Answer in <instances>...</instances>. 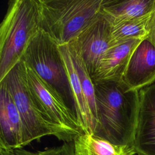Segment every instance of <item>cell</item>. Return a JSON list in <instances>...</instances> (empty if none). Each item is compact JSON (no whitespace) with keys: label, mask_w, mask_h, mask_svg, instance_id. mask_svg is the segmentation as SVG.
<instances>
[{"label":"cell","mask_w":155,"mask_h":155,"mask_svg":"<svg viewBox=\"0 0 155 155\" xmlns=\"http://www.w3.org/2000/svg\"><path fill=\"white\" fill-rule=\"evenodd\" d=\"M155 0H104L101 13L111 25L150 13Z\"/></svg>","instance_id":"obj_13"},{"label":"cell","mask_w":155,"mask_h":155,"mask_svg":"<svg viewBox=\"0 0 155 155\" xmlns=\"http://www.w3.org/2000/svg\"><path fill=\"white\" fill-rule=\"evenodd\" d=\"M137 155H140V154H137Z\"/></svg>","instance_id":"obj_20"},{"label":"cell","mask_w":155,"mask_h":155,"mask_svg":"<svg viewBox=\"0 0 155 155\" xmlns=\"http://www.w3.org/2000/svg\"><path fill=\"white\" fill-rule=\"evenodd\" d=\"M21 60L75 113L74 100L59 45L47 33L40 29L30 41Z\"/></svg>","instance_id":"obj_5"},{"label":"cell","mask_w":155,"mask_h":155,"mask_svg":"<svg viewBox=\"0 0 155 155\" xmlns=\"http://www.w3.org/2000/svg\"><path fill=\"white\" fill-rule=\"evenodd\" d=\"M139 110L133 147L140 155H155V82L138 91Z\"/></svg>","instance_id":"obj_9"},{"label":"cell","mask_w":155,"mask_h":155,"mask_svg":"<svg viewBox=\"0 0 155 155\" xmlns=\"http://www.w3.org/2000/svg\"><path fill=\"white\" fill-rule=\"evenodd\" d=\"M40 30L37 0H10L0 26V81L21 61Z\"/></svg>","instance_id":"obj_2"},{"label":"cell","mask_w":155,"mask_h":155,"mask_svg":"<svg viewBox=\"0 0 155 155\" xmlns=\"http://www.w3.org/2000/svg\"><path fill=\"white\" fill-rule=\"evenodd\" d=\"M111 30V23L101 13L73 41L91 78L110 47Z\"/></svg>","instance_id":"obj_7"},{"label":"cell","mask_w":155,"mask_h":155,"mask_svg":"<svg viewBox=\"0 0 155 155\" xmlns=\"http://www.w3.org/2000/svg\"><path fill=\"white\" fill-rule=\"evenodd\" d=\"M147 38L155 47V4L147 24Z\"/></svg>","instance_id":"obj_18"},{"label":"cell","mask_w":155,"mask_h":155,"mask_svg":"<svg viewBox=\"0 0 155 155\" xmlns=\"http://www.w3.org/2000/svg\"><path fill=\"white\" fill-rule=\"evenodd\" d=\"M151 12L140 18L112 25L110 47L130 39L147 38V24Z\"/></svg>","instance_id":"obj_15"},{"label":"cell","mask_w":155,"mask_h":155,"mask_svg":"<svg viewBox=\"0 0 155 155\" xmlns=\"http://www.w3.org/2000/svg\"><path fill=\"white\" fill-rule=\"evenodd\" d=\"M96 124L93 135L117 145H133L138 110V91L121 81L94 84Z\"/></svg>","instance_id":"obj_1"},{"label":"cell","mask_w":155,"mask_h":155,"mask_svg":"<svg viewBox=\"0 0 155 155\" xmlns=\"http://www.w3.org/2000/svg\"><path fill=\"white\" fill-rule=\"evenodd\" d=\"M28 145L19 111L4 81H0V149L15 150Z\"/></svg>","instance_id":"obj_8"},{"label":"cell","mask_w":155,"mask_h":155,"mask_svg":"<svg viewBox=\"0 0 155 155\" xmlns=\"http://www.w3.org/2000/svg\"><path fill=\"white\" fill-rule=\"evenodd\" d=\"M2 81L5 82L19 111L28 145L49 136L64 142L74 140L76 137L52 122L32 95L27 84L25 65L22 60Z\"/></svg>","instance_id":"obj_4"},{"label":"cell","mask_w":155,"mask_h":155,"mask_svg":"<svg viewBox=\"0 0 155 155\" xmlns=\"http://www.w3.org/2000/svg\"><path fill=\"white\" fill-rule=\"evenodd\" d=\"M71 54L72 56L74 64L77 70L81 84L88 102L90 108L93 116L95 123L96 124V106L94 93V86L92 79L88 72L85 64L82 58V56L76 47L74 41L68 44ZM95 130V129H94ZM94 134V133H93Z\"/></svg>","instance_id":"obj_16"},{"label":"cell","mask_w":155,"mask_h":155,"mask_svg":"<svg viewBox=\"0 0 155 155\" xmlns=\"http://www.w3.org/2000/svg\"><path fill=\"white\" fill-rule=\"evenodd\" d=\"M144 39H130L111 46L91 76L93 82L121 81L131 57Z\"/></svg>","instance_id":"obj_11"},{"label":"cell","mask_w":155,"mask_h":155,"mask_svg":"<svg viewBox=\"0 0 155 155\" xmlns=\"http://www.w3.org/2000/svg\"><path fill=\"white\" fill-rule=\"evenodd\" d=\"M75 155H137L133 145H117L93 134L82 133L73 140Z\"/></svg>","instance_id":"obj_14"},{"label":"cell","mask_w":155,"mask_h":155,"mask_svg":"<svg viewBox=\"0 0 155 155\" xmlns=\"http://www.w3.org/2000/svg\"><path fill=\"white\" fill-rule=\"evenodd\" d=\"M74 103L75 113L84 133L93 134L95 123L84 95L79 75L74 64L68 44L59 45Z\"/></svg>","instance_id":"obj_12"},{"label":"cell","mask_w":155,"mask_h":155,"mask_svg":"<svg viewBox=\"0 0 155 155\" xmlns=\"http://www.w3.org/2000/svg\"><path fill=\"white\" fill-rule=\"evenodd\" d=\"M122 81L134 91L155 82V47L147 38L142 40L133 52Z\"/></svg>","instance_id":"obj_10"},{"label":"cell","mask_w":155,"mask_h":155,"mask_svg":"<svg viewBox=\"0 0 155 155\" xmlns=\"http://www.w3.org/2000/svg\"><path fill=\"white\" fill-rule=\"evenodd\" d=\"M13 152L15 155H75L73 141L64 142L59 146L36 151L21 148L13 150Z\"/></svg>","instance_id":"obj_17"},{"label":"cell","mask_w":155,"mask_h":155,"mask_svg":"<svg viewBox=\"0 0 155 155\" xmlns=\"http://www.w3.org/2000/svg\"><path fill=\"white\" fill-rule=\"evenodd\" d=\"M0 155H15L13 150L0 149Z\"/></svg>","instance_id":"obj_19"},{"label":"cell","mask_w":155,"mask_h":155,"mask_svg":"<svg viewBox=\"0 0 155 155\" xmlns=\"http://www.w3.org/2000/svg\"><path fill=\"white\" fill-rule=\"evenodd\" d=\"M25 65L29 89L50 119L75 137L84 133L75 113L34 70Z\"/></svg>","instance_id":"obj_6"},{"label":"cell","mask_w":155,"mask_h":155,"mask_svg":"<svg viewBox=\"0 0 155 155\" xmlns=\"http://www.w3.org/2000/svg\"><path fill=\"white\" fill-rule=\"evenodd\" d=\"M104 0H37L40 29L59 45L74 41L101 13Z\"/></svg>","instance_id":"obj_3"}]
</instances>
